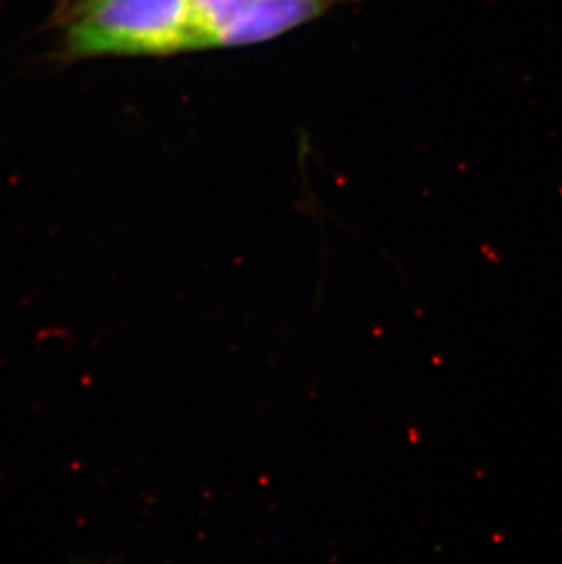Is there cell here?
<instances>
[{
  "label": "cell",
  "mask_w": 562,
  "mask_h": 564,
  "mask_svg": "<svg viewBox=\"0 0 562 564\" xmlns=\"http://www.w3.org/2000/svg\"><path fill=\"white\" fill-rule=\"evenodd\" d=\"M192 0H61L69 59L166 57L192 52Z\"/></svg>",
  "instance_id": "6da1fadb"
},
{
  "label": "cell",
  "mask_w": 562,
  "mask_h": 564,
  "mask_svg": "<svg viewBox=\"0 0 562 564\" xmlns=\"http://www.w3.org/2000/svg\"><path fill=\"white\" fill-rule=\"evenodd\" d=\"M358 0H192V52L267 43Z\"/></svg>",
  "instance_id": "7a4b0ae2"
}]
</instances>
